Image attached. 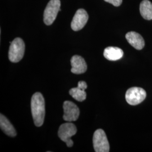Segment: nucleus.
<instances>
[{"label":"nucleus","instance_id":"nucleus-2","mask_svg":"<svg viewBox=\"0 0 152 152\" xmlns=\"http://www.w3.org/2000/svg\"><path fill=\"white\" fill-rule=\"evenodd\" d=\"M25 52V44L22 38H16L11 42L9 51V59L12 63L22 60Z\"/></svg>","mask_w":152,"mask_h":152},{"label":"nucleus","instance_id":"nucleus-1","mask_svg":"<svg viewBox=\"0 0 152 152\" xmlns=\"http://www.w3.org/2000/svg\"><path fill=\"white\" fill-rule=\"evenodd\" d=\"M31 107L34 125L37 127L41 126L44 124L45 115V103L44 96L40 92L33 94Z\"/></svg>","mask_w":152,"mask_h":152},{"label":"nucleus","instance_id":"nucleus-5","mask_svg":"<svg viewBox=\"0 0 152 152\" xmlns=\"http://www.w3.org/2000/svg\"><path fill=\"white\" fill-rule=\"evenodd\" d=\"M77 132V128L74 124L72 123H65L60 126L58 131V136L60 139L65 142L68 147L73 145V141L71 137L75 135Z\"/></svg>","mask_w":152,"mask_h":152},{"label":"nucleus","instance_id":"nucleus-9","mask_svg":"<svg viewBox=\"0 0 152 152\" xmlns=\"http://www.w3.org/2000/svg\"><path fill=\"white\" fill-rule=\"evenodd\" d=\"M71 72L73 73L79 75L87 71V64L85 59L79 55L73 56L71 60Z\"/></svg>","mask_w":152,"mask_h":152},{"label":"nucleus","instance_id":"nucleus-14","mask_svg":"<svg viewBox=\"0 0 152 152\" xmlns=\"http://www.w3.org/2000/svg\"><path fill=\"white\" fill-rule=\"evenodd\" d=\"M69 94L77 101L83 102L86 99V93L85 90H83L78 87L72 88L69 90Z\"/></svg>","mask_w":152,"mask_h":152},{"label":"nucleus","instance_id":"nucleus-3","mask_svg":"<svg viewBox=\"0 0 152 152\" xmlns=\"http://www.w3.org/2000/svg\"><path fill=\"white\" fill-rule=\"evenodd\" d=\"M60 0H50L46 6L44 13V21L47 26L51 25L54 22L58 13L60 11Z\"/></svg>","mask_w":152,"mask_h":152},{"label":"nucleus","instance_id":"nucleus-10","mask_svg":"<svg viewBox=\"0 0 152 152\" xmlns=\"http://www.w3.org/2000/svg\"><path fill=\"white\" fill-rule=\"evenodd\" d=\"M126 38L128 42L136 50H142L145 46L144 38L138 33L135 32H128L126 34Z\"/></svg>","mask_w":152,"mask_h":152},{"label":"nucleus","instance_id":"nucleus-11","mask_svg":"<svg viewBox=\"0 0 152 152\" xmlns=\"http://www.w3.org/2000/svg\"><path fill=\"white\" fill-rule=\"evenodd\" d=\"M123 56L124 51L119 48L110 46L105 49L104 51V56L105 58L110 61L120 60Z\"/></svg>","mask_w":152,"mask_h":152},{"label":"nucleus","instance_id":"nucleus-7","mask_svg":"<svg viewBox=\"0 0 152 152\" xmlns=\"http://www.w3.org/2000/svg\"><path fill=\"white\" fill-rule=\"evenodd\" d=\"M63 119L67 122L77 120L80 115V109L76 104L70 101H65L63 104Z\"/></svg>","mask_w":152,"mask_h":152},{"label":"nucleus","instance_id":"nucleus-6","mask_svg":"<svg viewBox=\"0 0 152 152\" xmlns=\"http://www.w3.org/2000/svg\"><path fill=\"white\" fill-rule=\"evenodd\" d=\"M147 96L146 91L142 88L131 87L126 93L125 98L127 103L131 105H136L141 103Z\"/></svg>","mask_w":152,"mask_h":152},{"label":"nucleus","instance_id":"nucleus-13","mask_svg":"<svg viewBox=\"0 0 152 152\" xmlns=\"http://www.w3.org/2000/svg\"><path fill=\"white\" fill-rule=\"evenodd\" d=\"M140 12L144 19L148 20H152V2L149 0H143L140 5Z\"/></svg>","mask_w":152,"mask_h":152},{"label":"nucleus","instance_id":"nucleus-8","mask_svg":"<svg viewBox=\"0 0 152 152\" xmlns=\"http://www.w3.org/2000/svg\"><path fill=\"white\" fill-rule=\"evenodd\" d=\"M88 19L87 12L83 9H78L73 18L71 28L75 31H78L85 27Z\"/></svg>","mask_w":152,"mask_h":152},{"label":"nucleus","instance_id":"nucleus-12","mask_svg":"<svg viewBox=\"0 0 152 152\" xmlns=\"http://www.w3.org/2000/svg\"><path fill=\"white\" fill-rule=\"evenodd\" d=\"M0 127L1 130L7 135L11 137L16 136V130H15L14 126L8 119L2 114L0 115Z\"/></svg>","mask_w":152,"mask_h":152},{"label":"nucleus","instance_id":"nucleus-4","mask_svg":"<svg viewBox=\"0 0 152 152\" xmlns=\"http://www.w3.org/2000/svg\"><path fill=\"white\" fill-rule=\"evenodd\" d=\"M93 145L96 152H109L110 147L105 132L102 129L95 131L93 136Z\"/></svg>","mask_w":152,"mask_h":152},{"label":"nucleus","instance_id":"nucleus-15","mask_svg":"<svg viewBox=\"0 0 152 152\" xmlns=\"http://www.w3.org/2000/svg\"><path fill=\"white\" fill-rule=\"evenodd\" d=\"M104 1L117 7L121 5L122 2V0H104Z\"/></svg>","mask_w":152,"mask_h":152},{"label":"nucleus","instance_id":"nucleus-16","mask_svg":"<svg viewBox=\"0 0 152 152\" xmlns=\"http://www.w3.org/2000/svg\"><path fill=\"white\" fill-rule=\"evenodd\" d=\"M78 87L83 90H85L87 88V83L83 81H79L78 83Z\"/></svg>","mask_w":152,"mask_h":152}]
</instances>
